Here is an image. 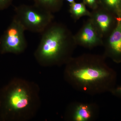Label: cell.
<instances>
[{
  "mask_svg": "<svg viewBox=\"0 0 121 121\" xmlns=\"http://www.w3.org/2000/svg\"><path fill=\"white\" fill-rule=\"evenodd\" d=\"M41 34L35 56L43 63L60 59L69 48L76 44L74 35L67 26L60 22L53 21Z\"/></svg>",
  "mask_w": 121,
  "mask_h": 121,
  "instance_id": "cell-1",
  "label": "cell"
},
{
  "mask_svg": "<svg viewBox=\"0 0 121 121\" xmlns=\"http://www.w3.org/2000/svg\"><path fill=\"white\" fill-rule=\"evenodd\" d=\"M14 17L25 30L42 33L54 21L53 13L35 4L20 5L15 7Z\"/></svg>",
  "mask_w": 121,
  "mask_h": 121,
  "instance_id": "cell-2",
  "label": "cell"
},
{
  "mask_svg": "<svg viewBox=\"0 0 121 121\" xmlns=\"http://www.w3.org/2000/svg\"><path fill=\"white\" fill-rule=\"evenodd\" d=\"M25 31L13 16L11 23L0 37V52L17 54L23 52L27 46Z\"/></svg>",
  "mask_w": 121,
  "mask_h": 121,
  "instance_id": "cell-3",
  "label": "cell"
},
{
  "mask_svg": "<svg viewBox=\"0 0 121 121\" xmlns=\"http://www.w3.org/2000/svg\"><path fill=\"white\" fill-rule=\"evenodd\" d=\"M5 98L4 106L9 113L17 114L29 109L32 101L30 91L21 84L14 85L9 89Z\"/></svg>",
  "mask_w": 121,
  "mask_h": 121,
  "instance_id": "cell-4",
  "label": "cell"
},
{
  "mask_svg": "<svg viewBox=\"0 0 121 121\" xmlns=\"http://www.w3.org/2000/svg\"><path fill=\"white\" fill-rule=\"evenodd\" d=\"M95 29L103 40L111 34L117 26V16L99 5L91 12L89 17Z\"/></svg>",
  "mask_w": 121,
  "mask_h": 121,
  "instance_id": "cell-5",
  "label": "cell"
},
{
  "mask_svg": "<svg viewBox=\"0 0 121 121\" xmlns=\"http://www.w3.org/2000/svg\"><path fill=\"white\" fill-rule=\"evenodd\" d=\"M76 43L93 47L103 43V40L100 37L90 18L83 24L82 27L74 35Z\"/></svg>",
  "mask_w": 121,
  "mask_h": 121,
  "instance_id": "cell-6",
  "label": "cell"
},
{
  "mask_svg": "<svg viewBox=\"0 0 121 121\" xmlns=\"http://www.w3.org/2000/svg\"><path fill=\"white\" fill-rule=\"evenodd\" d=\"M117 24L114 30L105 40L110 55L117 62L121 61V13L117 16Z\"/></svg>",
  "mask_w": 121,
  "mask_h": 121,
  "instance_id": "cell-7",
  "label": "cell"
},
{
  "mask_svg": "<svg viewBox=\"0 0 121 121\" xmlns=\"http://www.w3.org/2000/svg\"><path fill=\"white\" fill-rule=\"evenodd\" d=\"M75 77L84 82H91L108 77L110 74L108 72L94 68L79 69L74 72Z\"/></svg>",
  "mask_w": 121,
  "mask_h": 121,
  "instance_id": "cell-8",
  "label": "cell"
},
{
  "mask_svg": "<svg viewBox=\"0 0 121 121\" xmlns=\"http://www.w3.org/2000/svg\"><path fill=\"white\" fill-rule=\"evenodd\" d=\"M34 4L52 13L60 11L64 0H32Z\"/></svg>",
  "mask_w": 121,
  "mask_h": 121,
  "instance_id": "cell-9",
  "label": "cell"
},
{
  "mask_svg": "<svg viewBox=\"0 0 121 121\" xmlns=\"http://www.w3.org/2000/svg\"><path fill=\"white\" fill-rule=\"evenodd\" d=\"M86 5L83 2H75L69 5V12L75 21L79 20L82 17L91 16V12L87 9Z\"/></svg>",
  "mask_w": 121,
  "mask_h": 121,
  "instance_id": "cell-10",
  "label": "cell"
},
{
  "mask_svg": "<svg viewBox=\"0 0 121 121\" xmlns=\"http://www.w3.org/2000/svg\"><path fill=\"white\" fill-rule=\"evenodd\" d=\"M99 5L116 14L121 13V0H98Z\"/></svg>",
  "mask_w": 121,
  "mask_h": 121,
  "instance_id": "cell-11",
  "label": "cell"
},
{
  "mask_svg": "<svg viewBox=\"0 0 121 121\" xmlns=\"http://www.w3.org/2000/svg\"><path fill=\"white\" fill-rule=\"evenodd\" d=\"M91 117L90 113L86 106L81 105L76 111L75 119L77 121H83L87 120Z\"/></svg>",
  "mask_w": 121,
  "mask_h": 121,
  "instance_id": "cell-12",
  "label": "cell"
},
{
  "mask_svg": "<svg viewBox=\"0 0 121 121\" xmlns=\"http://www.w3.org/2000/svg\"><path fill=\"white\" fill-rule=\"evenodd\" d=\"M83 2L92 10L97 8L99 5L98 0H83Z\"/></svg>",
  "mask_w": 121,
  "mask_h": 121,
  "instance_id": "cell-13",
  "label": "cell"
},
{
  "mask_svg": "<svg viewBox=\"0 0 121 121\" xmlns=\"http://www.w3.org/2000/svg\"><path fill=\"white\" fill-rule=\"evenodd\" d=\"M13 0H0V11L8 9L11 6Z\"/></svg>",
  "mask_w": 121,
  "mask_h": 121,
  "instance_id": "cell-14",
  "label": "cell"
},
{
  "mask_svg": "<svg viewBox=\"0 0 121 121\" xmlns=\"http://www.w3.org/2000/svg\"><path fill=\"white\" fill-rule=\"evenodd\" d=\"M114 93L121 95V86L117 88L114 91Z\"/></svg>",
  "mask_w": 121,
  "mask_h": 121,
  "instance_id": "cell-15",
  "label": "cell"
},
{
  "mask_svg": "<svg viewBox=\"0 0 121 121\" xmlns=\"http://www.w3.org/2000/svg\"><path fill=\"white\" fill-rule=\"evenodd\" d=\"M65 0L66 1L68 2H69L70 4H73V3L75 2V0Z\"/></svg>",
  "mask_w": 121,
  "mask_h": 121,
  "instance_id": "cell-16",
  "label": "cell"
}]
</instances>
